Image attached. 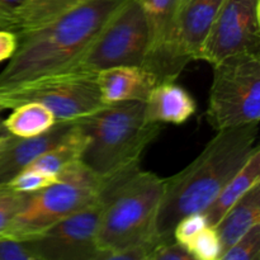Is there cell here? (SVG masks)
Wrapping results in <instances>:
<instances>
[{
    "label": "cell",
    "mask_w": 260,
    "mask_h": 260,
    "mask_svg": "<svg viewBox=\"0 0 260 260\" xmlns=\"http://www.w3.org/2000/svg\"><path fill=\"white\" fill-rule=\"evenodd\" d=\"M259 122L217 131L201 154L183 170L165 178L155 225L160 243L173 240L178 221L203 212L222 188L259 149Z\"/></svg>",
    "instance_id": "6da1fadb"
},
{
    "label": "cell",
    "mask_w": 260,
    "mask_h": 260,
    "mask_svg": "<svg viewBox=\"0 0 260 260\" xmlns=\"http://www.w3.org/2000/svg\"><path fill=\"white\" fill-rule=\"evenodd\" d=\"M126 2L84 0L40 27L17 33V50L0 73V89L65 71Z\"/></svg>",
    "instance_id": "7a4b0ae2"
},
{
    "label": "cell",
    "mask_w": 260,
    "mask_h": 260,
    "mask_svg": "<svg viewBox=\"0 0 260 260\" xmlns=\"http://www.w3.org/2000/svg\"><path fill=\"white\" fill-rule=\"evenodd\" d=\"M165 178L135 169L104 180L98 229L101 260L137 245L160 244L155 233Z\"/></svg>",
    "instance_id": "3957f363"
},
{
    "label": "cell",
    "mask_w": 260,
    "mask_h": 260,
    "mask_svg": "<svg viewBox=\"0 0 260 260\" xmlns=\"http://www.w3.org/2000/svg\"><path fill=\"white\" fill-rule=\"evenodd\" d=\"M75 122L86 137L80 160L102 180L139 169L142 154L162 129L147 121L142 101L106 104Z\"/></svg>",
    "instance_id": "277c9868"
},
{
    "label": "cell",
    "mask_w": 260,
    "mask_h": 260,
    "mask_svg": "<svg viewBox=\"0 0 260 260\" xmlns=\"http://www.w3.org/2000/svg\"><path fill=\"white\" fill-rule=\"evenodd\" d=\"M48 187L27 193L19 212L4 236L28 240L58 221L101 201L104 180L80 159L63 168Z\"/></svg>",
    "instance_id": "5b68a950"
},
{
    "label": "cell",
    "mask_w": 260,
    "mask_h": 260,
    "mask_svg": "<svg viewBox=\"0 0 260 260\" xmlns=\"http://www.w3.org/2000/svg\"><path fill=\"white\" fill-rule=\"evenodd\" d=\"M206 117L216 131L260 121V53H234L212 63Z\"/></svg>",
    "instance_id": "8992f818"
},
{
    "label": "cell",
    "mask_w": 260,
    "mask_h": 260,
    "mask_svg": "<svg viewBox=\"0 0 260 260\" xmlns=\"http://www.w3.org/2000/svg\"><path fill=\"white\" fill-rule=\"evenodd\" d=\"M37 103L50 109L57 122H75L98 111L103 103L96 74L58 73L0 89V109Z\"/></svg>",
    "instance_id": "52a82bcc"
},
{
    "label": "cell",
    "mask_w": 260,
    "mask_h": 260,
    "mask_svg": "<svg viewBox=\"0 0 260 260\" xmlns=\"http://www.w3.org/2000/svg\"><path fill=\"white\" fill-rule=\"evenodd\" d=\"M147 50L149 32L141 5L139 0H127L62 73L96 74L119 65L144 66Z\"/></svg>",
    "instance_id": "ba28073f"
},
{
    "label": "cell",
    "mask_w": 260,
    "mask_h": 260,
    "mask_svg": "<svg viewBox=\"0 0 260 260\" xmlns=\"http://www.w3.org/2000/svg\"><path fill=\"white\" fill-rule=\"evenodd\" d=\"M102 200L28 239L37 260H101Z\"/></svg>",
    "instance_id": "9c48e42d"
},
{
    "label": "cell",
    "mask_w": 260,
    "mask_h": 260,
    "mask_svg": "<svg viewBox=\"0 0 260 260\" xmlns=\"http://www.w3.org/2000/svg\"><path fill=\"white\" fill-rule=\"evenodd\" d=\"M260 0H223L201 52L215 63L239 52L260 53Z\"/></svg>",
    "instance_id": "30bf717a"
},
{
    "label": "cell",
    "mask_w": 260,
    "mask_h": 260,
    "mask_svg": "<svg viewBox=\"0 0 260 260\" xmlns=\"http://www.w3.org/2000/svg\"><path fill=\"white\" fill-rule=\"evenodd\" d=\"M146 19L149 50L144 68L157 83L177 80L189 61L183 56L178 43L179 0H139Z\"/></svg>",
    "instance_id": "8fae6325"
},
{
    "label": "cell",
    "mask_w": 260,
    "mask_h": 260,
    "mask_svg": "<svg viewBox=\"0 0 260 260\" xmlns=\"http://www.w3.org/2000/svg\"><path fill=\"white\" fill-rule=\"evenodd\" d=\"M74 122H57L52 128L33 137H17L7 132L0 147V188L10 182L38 156L61 141Z\"/></svg>",
    "instance_id": "7c38bea8"
},
{
    "label": "cell",
    "mask_w": 260,
    "mask_h": 260,
    "mask_svg": "<svg viewBox=\"0 0 260 260\" xmlns=\"http://www.w3.org/2000/svg\"><path fill=\"white\" fill-rule=\"evenodd\" d=\"M223 0H179L178 43L188 61L201 60V52Z\"/></svg>",
    "instance_id": "4fadbf2b"
},
{
    "label": "cell",
    "mask_w": 260,
    "mask_h": 260,
    "mask_svg": "<svg viewBox=\"0 0 260 260\" xmlns=\"http://www.w3.org/2000/svg\"><path fill=\"white\" fill-rule=\"evenodd\" d=\"M96 83L104 104L146 101L157 80L139 65H119L96 73Z\"/></svg>",
    "instance_id": "5bb4252c"
},
{
    "label": "cell",
    "mask_w": 260,
    "mask_h": 260,
    "mask_svg": "<svg viewBox=\"0 0 260 260\" xmlns=\"http://www.w3.org/2000/svg\"><path fill=\"white\" fill-rule=\"evenodd\" d=\"M197 111L194 98L175 80L159 81L145 101V117L160 124H183Z\"/></svg>",
    "instance_id": "9a60e30c"
},
{
    "label": "cell",
    "mask_w": 260,
    "mask_h": 260,
    "mask_svg": "<svg viewBox=\"0 0 260 260\" xmlns=\"http://www.w3.org/2000/svg\"><path fill=\"white\" fill-rule=\"evenodd\" d=\"M258 223H260V183L251 187L215 226L222 244V254Z\"/></svg>",
    "instance_id": "2e32d148"
},
{
    "label": "cell",
    "mask_w": 260,
    "mask_h": 260,
    "mask_svg": "<svg viewBox=\"0 0 260 260\" xmlns=\"http://www.w3.org/2000/svg\"><path fill=\"white\" fill-rule=\"evenodd\" d=\"M256 183H260V147L203 211L208 225H217L223 215Z\"/></svg>",
    "instance_id": "e0dca14e"
},
{
    "label": "cell",
    "mask_w": 260,
    "mask_h": 260,
    "mask_svg": "<svg viewBox=\"0 0 260 260\" xmlns=\"http://www.w3.org/2000/svg\"><path fill=\"white\" fill-rule=\"evenodd\" d=\"M85 145V135L78 126V123L74 122L69 134L58 144L43 152L27 168L40 170L51 175H57L63 168L80 159Z\"/></svg>",
    "instance_id": "ac0fdd59"
},
{
    "label": "cell",
    "mask_w": 260,
    "mask_h": 260,
    "mask_svg": "<svg viewBox=\"0 0 260 260\" xmlns=\"http://www.w3.org/2000/svg\"><path fill=\"white\" fill-rule=\"evenodd\" d=\"M57 123L50 109L37 103H24L12 109L3 119V127L17 137H33L45 134Z\"/></svg>",
    "instance_id": "d6986e66"
},
{
    "label": "cell",
    "mask_w": 260,
    "mask_h": 260,
    "mask_svg": "<svg viewBox=\"0 0 260 260\" xmlns=\"http://www.w3.org/2000/svg\"><path fill=\"white\" fill-rule=\"evenodd\" d=\"M84 0H27L15 19L13 32L20 33L50 22Z\"/></svg>",
    "instance_id": "ffe728a7"
},
{
    "label": "cell",
    "mask_w": 260,
    "mask_h": 260,
    "mask_svg": "<svg viewBox=\"0 0 260 260\" xmlns=\"http://www.w3.org/2000/svg\"><path fill=\"white\" fill-rule=\"evenodd\" d=\"M187 250L194 260H220L222 244L215 226H206L187 245Z\"/></svg>",
    "instance_id": "44dd1931"
},
{
    "label": "cell",
    "mask_w": 260,
    "mask_h": 260,
    "mask_svg": "<svg viewBox=\"0 0 260 260\" xmlns=\"http://www.w3.org/2000/svg\"><path fill=\"white\" fill-rule=\"evenodd\" d=\"M220 260H260V223L223 251Z\"/></svg>",
    "instance_id": "7402d4cb"
},
{
    "label": "cell",
    "mask_w": 260,
    "mask_h": 260,
    "mask_svg": "<svg viewBox=\"0 0 260 260\" xmlns=\"http://www.w3.org/2000/svg\"><path fill=\"white\" fill-rule=\"evenodd\" d=\"M56 180H57L56 175H51L47 173L40 172V170L27 168V169L22 170L19 174L15 175L8 184H5L2 188H7V189L19 193H33L36 190H40L42 188L53 184Z\"/></svg>",
    "instance_id": "603a6c76"
},
{
    "label": "cell",
    "mask_w": 260,
    "mask_h": 260,
    "mask_svg": "<svg viewBox=\"0 0 260 260\" xmlns=\"http://www.w3.org/2000/svg\"><path fill=\"white\" fill-rule=\"evenodd\" d=\"M27 193L0 188V236H4L14 220L17 213L23 207Z\"/></svg>",
    "instance_id": "cb8c5ba5"
},
{
    "label": "cell",
    "mask_w": 260,
    "mask_h": 260,
    "mask_svg": "<svg viewBox=\"0 0 260 260\" xmlns=\"http://www.w3.org/2000/svg\"><path fill=\"white\" fill-rule=\"evenodd\" d=\"M208 226L207 220H206L203 212H194L184 216L180 218L174 226L173 230V239L182 244L185 249L187 245L203 230Z\"/></svg>",
    "instance_id": "d4e9b609"
},
{
    "label": "cell",
    "mask_w": 260,
    "mask_h": 260,
    "mask_svg": "<svg viewBox=\"0 0 260 260\" xmlns=\"http://www.w3.org/2000/svg\"><path fill=\"white\" fill-rule=\"evenodd\" d=\"M0 260H37L28 240L0 236Z\"/></svg>",
    "instance_id": "484cf974"
},
{
    "label": "cell",
    "mask_w": 260,
    "mask_h": 260,
    "mask_svg": "<svg viewBox=\"0 0 260 260\" xmlns=\"http://www.w3.org/2000/svg\"><path fill=\"white\" fill-rule=\"evenodd\" d=\"M147 260H194L189 251L179 244L173 240L160 243L152 249Z\"/></svg>",
    "instance_id": "4316f807"
},
{
    "label": "cell",
    "mask_w": 260,
    "mask_h": 260,
    "mask_svg": "<svg viewBox=\"0 0 260 260\" xmlns=\"http://www.w3.org/2000/svg\"><path fill=\"white\" fill-rule=\"evenodd\" d=\"M27 0H0V29H14L15 19Z\"/></svg>",
    "instance_id": "83f0119b"
},
{
    "label": "cell",
    "mask_w": 260,
    "mask_h": 260,
    "mask_svg": "<svg viewBox=\"0 0 260 260\" xmlns=\"http://www.w3.org/2000/svg\"><path fill=\"white\" fill-rule=\"evenodd\" d=\"M18 46V36L13 30L0 29V62L9 60Z\"/></svg>",
    "instance_id": "f1b7e54d"
},
{
    "label": "cell",
    "mask_w": 260,
    "mask_h": 260,
    "mask_svg": "<svg viewBox=\"0 0 260 260\" xmlns=\"http://www.w3.org/2000/svg\"><path fill=\"white\" fill-rule=\"evenodd\" d=\"M5 135H7V131L0 132V147H2L3 142H4V140H5Z\"/></svg>",
    "instance_id": "f546056e"
},
{
    "label": "cell",
    "mask_w": 260,
    "mask_h": 260,
    "mask_svg": "<svg viewBox=\"0 0 260 260\" xmlns=\"http://www.w3.org/2000/svg\"><path fill=\"white\" fill-rule=\"evenodd\" d=\"M2 112H3V109H0V132L5 131L4 127H3V117H2Z\"/></svg>",
    "instance_id": "4dcf8cb0"
}]
</instances>
